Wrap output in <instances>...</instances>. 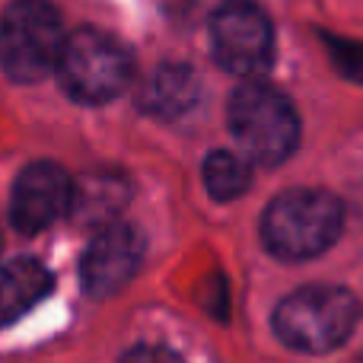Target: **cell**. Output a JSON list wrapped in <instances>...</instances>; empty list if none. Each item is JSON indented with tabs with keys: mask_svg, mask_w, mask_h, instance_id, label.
<instances>
[{
	"mask_svg": "<svg viewBox=\"0 0 363 363\" xmlns=\"http://www.w3.org/2000/svg\"><path fill=\"white\" fill-rule=\"evenodd\" d=\"M345 226V207L335 194L315 188L284 191L264 207L262 239L271 255L284 262H306L332 249Z\"/></svg>",
	"mask_w": 363,
	"mask_h": 363,
	"instance_id": "6da1fadb",
	"label": "cell"
},
{
	"mask_svg": "<svg viewBox=\"0 0 363 363\" xmlns=\"http://www.w3.org/2000/svg\"><path fill=\"white\" fill-rule=\"evenodd\" d=\"M360 322V300L345 287L315 284L284 296L274 309V335L303 354L335 351Z\"/></svg>",
	"mask_w": 363,
	"mask_h": 363,
	"instance_id": "7a4b0ae2",
	"label": "cell"
},
{
	"mask_svg": "<svg viewBox=\"0 0 363 363\" xmlns=\"http://www.w3.org/2000/svg\"><path fill=\"white\" fill-rule=\"evenodd\" d=\"M55 70L64 93L74 102L102 106L128 89L134 77V61L131 51L108 32L77 29L64 35Z\"/></svg>",
	"mask_w": 363,
	"mask_h": 363,
	"instance_id": "3957f363",
	"label": "cell"
},
{
	"mask_svg": "<svg viewBox=\"0 0 363 363\" xmlns=\"http://www.w3.org/2000/svg\"><path fill=\"white\" fill-rule=\"evenodd\" d=\"M230 131L249 160L277 166L296 150L300 115L294 102L274 86L245 83L230 96Z\"/></svg>",
	"mask_w": 363,
	"mask_h": 363,
	"instance_id": "277c9868",
	"label": "cell"
},
{
	"mask_svg": "<svg viewBox=\"0 0 363 363\" xmlns=\"http://www.w3.org/2000/svg\"><path fill=\"white\" fill-rule=\"evenodd\" d=\"M64 26L48 0H13L0 19V67L16 83H38L55 70Z\"/></svg>",
	"mask_w": 363,
	"mask_h": 363,
	"instance_id": "5b68a950",
	"label": "cell"
},
{
	"mask_svg": "<svg viewBox=\"0 0 363 363\" xmlns=\"http://www.w3.org/2000/svg\"><path fill=\"white\" fill-rule=\"evenodd\" d=\"M213 61L233 77H258L274 57V29L268 13L252 0H223L211 16Z\"/></svg>",
	"mask_w": 363,
	"mask_h": 363,
	"instance_id": "8992f818",
	"label": "cell"
},
{
	"mask_svg": "<svg viewBox=\"0 0 363 363\" xmlns=\"http://www.w3.org/2000/svg\"><path fill=\"white\" fill-rule=\"evenodd\" d=\"M74 204V179L57 163H29L13 182L10 220L19 233H42L70 213Z\"/></svg>",
	"mask_w": 363,
	"mask_h": 363,
	"instance_id": "52a82bcc",
	"label": "cell"
},
{
	"mask_svg": "<svg viewBox=\"0 0 363 363\" xmlns=\"http://www.w3.org/2000/svg\"><path fill=\"white\" fill-rule=\"evenodd\" d=\"M144 258V236L131 223L112 220L93 236L83 252L80 281L89 296H112L138 274Z\"/></svg>",
	"mask_w": 363,
	"mask_h": 363,
	"instance_id": "ba28073f",
	"label": "cell"
},
{
	"mask_svg": "<svg viewBox=\"0 0 363 363\" xmlns=\"http://www.w3.org/2000/svg\"><path fill=\"white\" fill-rule=\"evenodd\" d=\"M194 102H198V77L185 64L157 67L138 96V106L153 118H179Z\"/></svg>",
	"mask_w": 363,
	"mask_h": 363,
	"instance_id": "9c48e42d",
	"label": "cell"
},
{
	"mask_svg": "<svg viewBox=\"0 0 363 363\" xmlns=\"http://www.w3.org/2000/svg\"><path fill=\"white\" fill-rule=\"evenodd\" d=\"M51 290V274L35 258H16L0 268V325L23 319Z\"/></svg>",
	"mask_w": 363,
	"mask_h": 363,
	"instance_id": "30bf717a",
	"label": "cell"
},
{
	"mask_svg": "<svg viewBox=\"0 0 363 363\" xmlns=\"http://www.w3.org/2000/svg\"><path fill=\"white\" fill-rule=\"evenodd\" d=\"M125 201H128V182L115 176V172H99V176H89L80 185H74L70 211H80L93 223H102V220L112 223Z\"/></svg>",
	"mask_w": 363,
	"mask_h": 363,
	"instance_id": "8fae6325",
	"label": "cell"
},
{
	"mask_svg": "<svg viewBox=\"0 0 363 363\" xmlns=\"http://www.w3.org/2000/svg\"><path fill=\"white\" fill-rule=\"evenodd\" d=\"M252 172L245 166V160H239L236 153L217 150L204 160V185L211 191L213 201H233L249 188Z\"/></svg>",
	"mask_w": 363,
	"mask_h": 363,
	"instance_id": "7c38bea8",
	"label": "cell"
},
{
	"mask_svg": "<svg viewBox=\"0 0 363 363\" xmlns=\"http://www.w3.org/2000/svg\"><path fill=\"white\" fill-rule=\"evenodd\" d=\"M328 51H332V61L338 64V70L351 80L363 83V45L347 42V38H325Z\"/></svg>",
	"mask_w": 363,
	"mask_h": 363,
	"instance_id": "4fadbf2b",
	"label": "cell"
},
{
	"mask_svg": "<svg viewBox=\"0 0 363 363\" xmlns=\"http://www.w3.org/2000/svg\"><path fill=\"white\" fill-rule=\"evenodd\" d=\"M118 363H176V357L166 354V351H160V347L138 345V347H131V351H128Z\"/></svg>",
	"mask_w": 363,
	"mask_h": 363,
	"instance_id": "5bb4252c",
	"label": "cell"
},
{
	"mask_svg": "<svg viewBox=\"0 0 363 363\" xmlns=\"http://www.w3.org/2000/svg\"><path fill=\"white\" fill-rule=\"evenodd\" d=\"M360 363H363V357H360Z\"/></svg>",
	"mask_w": 363,
	"mask_h": 363,
	"instance_id": "9a60e30c",
	"label": "cell"
}]
</instances>
